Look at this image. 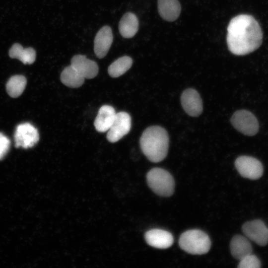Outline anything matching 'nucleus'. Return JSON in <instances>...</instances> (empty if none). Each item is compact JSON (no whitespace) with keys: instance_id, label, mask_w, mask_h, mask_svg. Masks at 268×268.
<instances>
[{"instance_id":"obj_1","label":"nucleus","mask_w":268,"mask_h":268,"mask_svg":"<svg viewBox=\"0 0 268 268\" xmlns=\"http://www.w3.org/2000/svg\"><path fill=\"white\" fill-rule=\"evenodd\" d=\"M262 40V29L252 16L238 15L229 22L226 41L232 54L243 56L252 53L259 48Z\"/></svg>"},{"instance_id":"obj_2","label":"nucleus","mask_w":268,"mask_h":268,"mask_svg":"<svg viewBox=\"0 0 268 268\" xmlns=\"http://www.w3.org/2000/svg\"><path fill=\"white\" fill-rule=\"evenodd\" d=\"M143 153L152 162L162 161L167 156L169 138L167 132L162 127L152 126L146 128L140 138Z\"/></svg>"},{"instance_id":"obj_3","label":"nucleus","mask_w":268,"mask_h":268,"mask_svg":"<svg viewBox=\"0 0 268 268\" xmlns=\"http://www.w3.org/2000/svg\"><path fill=\"white\" fill-rule=\"evenodd\" d=\"M180 248L192 255L207 253L211 247V241L208 235L198 229L187 230L183 233L179 239Z\"/></svg>"},{"instance_id":"obj_4","label":"nucleus","mask_w":268,"mask_h":268,"mask_svg":"<svg viewBox=\"0 0 268 268\" xmlns=\"http://www.w3.org/2000/svg\"><path fill=\"white\" fill-rule=\"evenodd\" d=\"M146 180L150 189L158 196L168 197L174 193V178L164 169L157 167L151 169L146 175Z\"/></svg>"},{"instance_id":"obj_5","label":"nucleus","mask_w":268,"mask_h":268,"mask_svg":"<svg viewBox=\"0 0 268 268\" xmlns=\"http://www.w3.org/2000/svg\"><path fill=\"white\" fill-rule=\"evenodd\" d=\"M232 126L239 132L249 136L255 135L259 130V124L256 117L245 110L236 111L231 118Z\"/></svg>"},{"instance_id":"obj_6","label":"nucleus","mask_w":268,"mask_h":268,"mask_svg":"<svg viewBox=\"0 0 268 268\" xmlns=\"http://www.w3.org/2000/svg\"><path fill=\"white\" fill-rule=\"evenodd\" d=\"M235 166L239 174L243 177L251 180L260 178L263 173L261 162L255 158L241 156L235 161Z\"/></svg>"},{"instance_id":"obj_7","label":"nucleus","mask_w":268,"mask_h":268,"mask_svg":"<svg viewBox=\"0 0 268 268\" xmlns=\"http://www.w3.org/2000/svg\"><path fill=\"white\" fill-rule=\"evenodd\" d=\"M14 137L15 146L25 149L34 146L39 139L37 129L29 123L18 125Z\"/></svg>"},{"instance_id":"obj_8","label":"nucleus","mask_w":268,"mask_h":268,"mask_svg":"<svg viewBox=\"0 0 268 268\" xmlns=\"http://www.w3.org/2000/svg\"><path fill=\"white\" fill-rule=\"evenodd\" d=\"M131 118L125 112L116 113L114 121L108 131L107 139L112 143L116 142L129 133L131 129Z\"/></svg>"},{"instance_id":"obj_9","label":"nucleus","mask_w":268,"mask_h":268,"mask_svg":"<svg viewBox=\"0 0 268 268\" xmlns=\"http://www.w3.org/2000/svg\"><path fill=\"white\" fill-rule=\"evenodd\" d=\"M242 231L246 237L260 246L268 243V228L261 220H254L244 223Z\"/></svg>"},{"instance_id":"obj_10","label":"nucleus","mask_w":268,"mask_h":268,"mask_svg":"<svg viewBox=\"0 0 268 268\" xmlns=\"http://www.w3.org/2000/svg\"><path fill=\"white\" fill-rule=\"evenodd\" d=\"M182 106L185 112L192 117H198L203 110L200 95L193 88L185 89L181 96Z\"/></svg>"},{"instance_id":"obj_11","label":"nucleus","mask_w":268,"mask_h":268,"mask_svg":"<svg viewBox=\"0 0 268 268\" xmlns=\"http://www.w3.org/2000/svg\"><path fill=\"white\" fill-rule=\"evenodd\" d=\"M144 238L146 243L157 249H167L174 242L172 234L168 231L160 229H152L145 232Z\"/></svg>"},{"instance_id":"obj_12","label":"nucleus","mask_w":268,"mask_h":268,"mask_svg":"<svg viewBox=\"0 0 268 268\" xmlns=\"http://www.w3.org/2000/svg\"><path fill=\"white\" fill-rule=\"evenodd\" d=\"M112 31L109 26H104L97 33L94 41V51L100 59L107 55L113 42Z\"/></svg>"},{"instance_id":"obj_13","label":"nucleus","mask_w":268,"mask_h":268,"mask_svg":"<svg viewBox=\"0 0 268 268\" xmlns=\"http://www.w3.org/2000/svg\"><path fill=\"white\" fill-rule=\"evenodd\" d=\"M71 66L84 78H93L98 73L99 68L97 63L84 55L74 56L71 60Z\"/></svg>"},{"instance_id":"obj_14","label":"nucleus","mask_w":268,"mask_h":268,"mask_svg":"<svg viewBox=\"0 0 268 268\" xmlns=\"http://www.w3.org/2000/svg\"><path fill=\"white\" fill-rule=\"evenodd\" d=\"M116 115L114 108L109 105H103L99 110L94 125L97 131L104 133L112 126Z\"/></svg>"},{"instance_id":"obj_15","label":"nucleus","mask_w":268,"mask_h":268,"mask_svg":"<svg viewBox=\"0 0 268 268\" xmlns=\"http://www.w3.org/2000/svg\"><path fill=\"white\" fill-rule=\"evenodd\" d=\"M158 10L165 20L173 21L180 15L181 6L178 0H158Z\"/></svg>"},{"instance_id":"obj_16","label":"nucleus","mask_w":268,"mask_h":268,"mask_svg":"<svg viewBox=\"0 0 268 268\" xmlns=\"http://www.w3.org/2000/svg\"><path fill=\"white\" fill-rule=\"evenodd\" d=\"M230 247L232 256L239 261L252 252L249 239L240 235H236L232 238Z\"/></svg>"},{"instance_id":"obj_17","label":"nucleus","mask_w":268,"mask_h":268,"mask_svg":"<svg viewBox=\"0 0 268 268\" xmlns=\"http://www.w3.org/2000/svg\"><path fill=\"white\" fill-rule=\"evenodd\" d=\"M119 29L124 38L134 37L138 29V20L136 16L130 12L125 13L120 21Z\"/></svg>"},{"instance_id":"obj_18","label":"nucleus","mask_w":268,"mask_h":268,"mask_svg":"<svg viewBox=\"0 0 268 268\" xmlns=\"http://www.w3.org/2000/svg\"><path fill=\"white\" fill-rule=\"evenodd\" d=\"M84 78L71 65L66 67L61 74L62 82L70 88H78L84 83Z\"/></svg>"},{"instance_id":"obj_19","label":"nucleus","mask_w":268,"mask_h":268,"mask_svg":"<svg viewBox=\"0 0 268 268\" xmlns=\"http://www.w3.org/2000/svg\"><path fill=\"white\" fill-rule=\"evenodd\" d=\"M133 60L129 56L119 58L113 62L108 67V72L112 77H118L128 71L132 67Z\"/></svg>"},{"instance_id":"obj_20","label":"nucleus","mask_w":268,"mask_h":268,"mask_svg":"<svg viewBox=\"0 0 268 268\" xmlns=\"http://www.w3.org/2000/svg\"><path fill=\"white\" fill-rule=\"evenodd\" d=\"M26 83V79L23 75H16L11 77L6 85L8 94L13 98L18 97L24 90Z\"/></svg>"},{"instance_id":"obj_21","label":"nucleus","mask_w":268,"mask_h":268,"mask_svg":"<svg viewBox=\"0 0 268 268\" xmlns=\"http://www.w3.org/2000/svg\"><path fill=\"white\" fill-rule=\"evenodd\" d=\"M261 262L258 257L252 253L240 260L238 268H259Z\"/></svg>"},{"instance_id":"obj_22","label":"nucleus","mask_w":268,"mask_h":268,"mask_svg":"<svg viewBox=\"0 0 268 268\" xmlns=\"http://www.w3.org/2000/svg\"><path fill=\"white\" fill-rule=\"evenodd\" d=\"M36 59V52L32 48L23 49L18 60L24 64H33Z\"/></svg>"},{"instance_id":"obj_23","label":"nucleus","mask_w":268,"mask_h":268,"mask_svg":"<svg viewBox=\"0 0 268 268\" xmlns=\"http://www.w3.org/2000/svg\"><path fill=\"white\" fill-rule=\"evenodd\" d=\"M10 145V140L0 133V159H2L8 152Z\"/></svg>"},{"instance_id":"obj_24","label":"nucleus","mask_w":268,"mask_h":268,"mask_svg":"<svg viewBox=\"0 0 268 268\" xmlns=\"http://www.w3.org/2000/svg\"><path fill=\"white\" fill-rule=\"evenodd\" d=\"M23 49L20 44L18 43L14 44L12 46L9 51V55L11 58L18 59Z\"/></svg>"}]
</instances>
